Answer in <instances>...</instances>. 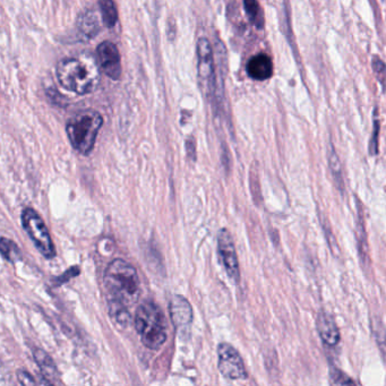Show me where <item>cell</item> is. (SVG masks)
Returning <instances> with one entry per match:
<instances>
[{
  "label": "cell",
  "mask_w": 386,
  "mask_h": 386,
  "mask_svg": "<svg viewBox=\"0 0 386 386\" xmlns=\"http://www.w3.org/2000/svg\"><path fill=\"white\" fill-rule=\"evenodd\" d=\"M198 71L200 84L205 93L211 95L215 88V59L209 41L200 37L198 41Z\"/></svg>",
  "instance_id": "obj_8"
},
{
  "label": "cell",
  "mask_w": 386,
  "mask_h": 386,
  "mask_svg": "<svg viewBox=\"0 0 386 386\" xmlns=\"http://www.w3.org/2000/svg\"><path fill=\"white\" fill-rule=\"evenodd\" d=\"M243 7L246 12L247 18L258 29H262L264 25L263 14L260 11L258 0H243Z\"/></svg>",
  "instance_id": "obj_18"
},
{
  "label": "cell",
  "mask_w": 386,
  "mask_h": 386,
  "mask_svg": "<svg viewBox=\"0 0 386 386\" xmlns=\"http://www.w3.org/2000/svg\"><path fill=\"white\" fill-rule=\"evenodd\" d=\"M103 125L102 116L95 110H86L69 119L66 132L75 151L89 155Z\"/></svg>",
  "instance_id": "obj_4"
},
{
  "label": "cell",
  "mask_w": 386,
  "mask_h": 386,
  "mask_svg": "<svg viewBox=\"0 0 386 386\" xmlns=\"http://www.w3.org/2000/svg\"><path fill=\"white\" fill-rule=\"evenodd\" d=\"M80 275V269H78V266L71 267V270H68L65 275H61V277H58V278L56 279V281H57V286L65 284L69 279L73 278V277H76V275Z\"/></svg>",
  "instance_id": "obj_25"
},
{
  "label": "cell",
  "mask_w": 386,
  "mask_h": 386,
  "mask_svg": "<svg viewBox=\"0 0 386 386\" xmlns=\"http://www.w3.org/2000/svg\"><path fill=\"white\" fill-rule=\"evenodd\" d=\"M249 78L255 80H269L273 75V63L265 54H256L249 59L246 66Z\"/></svg>",
  "instance_id": "obj_12"
},
{
  "label": "cell",
  "mask_w": 386,
  "mask_h": 386,
  "mask_svg": "<svg viewBox=\"0 0 386 386\" xmlns=\"http://www.w3.org/2000/svg\"><path fill=\"white\" fill-rule=\"evenodd\" d=\"M327 159H329L330 171H331L335 185L338 186L339 189L344 191V175H342V167H341L340 159L332 145L330 146Z\"/></svg>",
  "instance_id": "obj_17"
},
{
  "label": "cell",
  "mask_w": 386,
  "mask_h": 386,
  "mask_svg": "<svg viewBox=\"0 0 386 386\" xmlns=\"http://www.w3.org/2000/svg\"><path fill=\"white\" fill-rule=\"evenodd\" d=\"M135 329L142 344L151 350H159L167 341V324L160 307L153 301H145L136 309Z\"/></svg>",
  "instance_id": "obj_3"
},
{
  "label": "cell",
  "mask_w": 386,
  "mask_h": 386,
  "mask_svg": "<svg viewBox=\"0 0 386 386\" xmlns=\"http://www.w3.org/2000/svg\"><path fill=\"white\" fill-rule=\"evenodd\" d=\"M1 255H3L4 260L15 262L20 258V249L16 246V243L3 237L1 238Z\"/></svg>",
  "instance_id": "obj_19"
},
{
  "label": "cell",
  "mask_w": 386,
  "mask_h": 386,
  "mask_svg": "<svg viewBox=\"0 0 386 386\" xmlns=\"http://www.w3.org/2000/svg\"><path fill=\"white\" fill-rule=\"evenodd\" d=\"M330 378H331V384L333 385H355V382L344 374V372H341L338 368L332 367L330 370Z\"/></svg>",
  "instance_id": "obj_22"
},
{
  "label": "cell",
  "mask_w": 386,
  "mask_h": 386,
  "mask_svg": "<svg viewBox=\"0 0 386 386\" xmlns=\"http://www.w3.org/2000/svg\"><path fill=\"white\" fill-rule=\"evenodd\" d=\"M316 330L320 340L323 341L325 346H337L340 342L341 335L338 324L334 318L325 310H320L316 318Z\"/></svg>",
  "instance_id": "obj_11"
},
{
  "label": "cell",
  "mask_w": 386,
  "mask_h": 386,
  "mask_svg": "<svg viewBox=\"0 0 386 386\" xmlns=\"http://www.w3.org/2000/svg\"><path fill=\"white\" fill-rule=\"evenodd\" d=\"M20 220L26 234L43 258L52 260L56 256V248L42 217L35 210L26 207L22 212Z\"/></svg>",
  "instance_id": "obj_5"
},
{
  "label": "cell",
  "mask_w": 386,
  "mask_h": 386,
  "mask_svg": "<svg viewBox=\"0 0 386 386\" xmlns=\"http://www.w3.org/2000/svg\"><path fill=\"white\" fill-rule=\"evenodd\" d=\"M358 248H359V256L361 262H368V245H367L366 234L363 227V219L359 221V226L357 230Z\"/></svg>",
  "instance_id": "obj_20"
},
{
  "label": "cell",
  "mask_w": 386,
  "mask_h": 386,
  "mask_svg": "<svg viewBox=\"0 0 386 386\" xmlns=\"http://www.w3.org/2000/svg\"><path fill=\"white\" fill-rule=\"evenodd\" d=\"M103 282L110 298L125 303L134 305L140 297V284L138 273L132 264L121 258H116L107 266Z\"/></svg>",
  "instance_id": "obj_2"
},
{
  "label": "cell",
  "mask_w": 386,
  "mask_h": 386,
  "mask_svg": "<svg viewBox=\"0 0 386 386\" xmlns=\"http://www.w3.org/2000/svg\"><path fill=\"white\" fill-rule=\"evenodd\" d=\"M109 315L115 322L116 325L123 327V329L127 327L132 320V316L129 314L126 305L119 301H116L114 298H110V301H109Z\"/></svg>",
  "instance_id": "obj_15"
},
{
  "label": "cell",
  "mask_w": 386,
  "mask_h": 386,
  "mask_svg": "<svg viewBox=\"0 0 386 386\" xmlns=\"http://www.w3.org/2000/svg\"><path fill=\"white\" fill-rule=\"evenodd\" d=\"M217 368L224 378L231 380H246L248 378L243 358L231 344L222 342L217 346Z\"/></svg>",
  "instance_id": "obj_6"
},
{
  "label": "cell",
  "mask_w": 386,
  "mask_h": 386,
  "mask_svg": "<svg viewBox=\"0 0 386 386\" xmlns=\"http://www.w3.org/2000/svg\"><path fill=\"white\" fill-rule=\"evenodd\" d=\"M57 80L64 89L85 95L95 92L100 84V66L90 54L65 58L56 69Z\"/></svg>",
  "instance_id": "obj_1"
},
{
  "label": "cell",
  "mask_w": 386,
  "mask_h": 386,
  "mask_svg": "<svg viewBox=\"0 0 386 386\" xmlns=\"http://www.w3.org/2000/svg\"><path fill=\"white\" fill-rule=\"evenodd\" d=\"M18 378L20 380V383L23 384V385H35V384L37 383V380L33 378V376L30 373L24 370V369L18 370Z\"/></svg>",
  "instance_id": "obj_24"
},
{
  "label": "cell",
  "mask_w": 386,
  "mask_h": 386,
  "mask_svg": "<svg viewBox=\"0 0 386 386\" xmlns=\"http://www.w3.org/2000/svg\"><path fill=\"white\" fill-rule=\"evenodd\" d=\"M97 61L101 71L111 78L117 80L121 76V58L115 43L104 41L97 49Z\"/></svg>",
  "instance_id": "obj_10"
},
{
  "label": "cell",
  "mask_w": 386,
  "mask_h": 386,
  "mask_svg": "<svg viewBox=\"0 0 386 386\" xmlns=\"http://www.w3.org/2000/svg\"><path fill=\"white\" fill-rule=\"evenodd\" d=\"M101 20L107 28H114L118 22V11L115 0H99Z\"/></svg>",
  "instance_id": "obj_16"
},
{
  "label": "cell",
  "mask_w": 386,
  "mask_h": 386,
  "mask_svg": "<svg viewBox=\"0 0 386 386\" xmlns=\"http://www.w3.org/2000/svg\"><path fill=\"white\" fill-rule=\"evenodd\" d=\"M33 356L37 366L40 367L46 384H54L56 382L54 380L58 378V370L52 357L42 349L33 350Z\"/></svg>",
  "instance_id": "obj_14"
},
{
  "label": "cell",
  "mask_w": 386,
  "mask_h": 386,
  "mask_svg": "<svg viewBox=\"0 0 386 386\" xmlns=\"http://www.w3.org/2000/svg\"><path fill=\"white\" fill-rule=\"evenodd\" d=\"M170 318L179 338L187 340L193 323V308L186 298L175 296L169 303Z\"/></svg>",
  "instance_id": "obj_9"
},
{
  "label": "cell",
  "mask_w": 386,
  "mask_h": 386,
  "mask_svg": "<svg viewBox=\"0 0 386 386\" xmlns=\"http://www.w3.org/2000/svg\"><path fill=\"white\" fill-rule=\"evenodd\" d=\"M372 68L374 71L376 80L382 86V90L383 92H386V64L378 56H374L372 61Z\"/></svg>",
  "instance_id": "obj_21"
},
{
  "label": "cell",
  "mask_w": 386,
  "mask_h": 386,
  "mask_svg": "<svg viewBox=\"0 0 386 386\" xmlns=\"http://www.w3.org/2000/svg\"><path fill=\"white\" fill-rule=\"evenodd\" d=\"M378 133H380V121L378 117L374 119V132L373 138L369 143V153L372 155H376L378 153Z\"/></svg>",
  "instance_id": "obj_23"
},
{
  "label": "cell",
  "mask_w": 386,
  "mask_h": 386,
  "mask_svg": "<svg viewBox=\"0 0 386 386\" xmlns=\"http://www.w3.org/2000/svg\"><path fill=\"white\" fill-rule=\"evenodd\" d=\"M78 29L83 37L93 39L101 31L100 15L95 9H88L80 15L78 20Z\"/></svg>",
  "instance_id": "obj_13"
},
{
  "label": "cell",
  "mask_w": 386,
  "mask_h": 386,
  "mask_svg": "<svg viewBox=\"0 0 386 386\" xmlns=\"http://www.w3.org/2000/svg\"><path fill=\"white\" fill-rule=\"evenodd\" d=\"M217 253L230 280L234 284H239L241 281L239 262H238L235 243L232 236L230 235L229 230L221 229L217 234Z\"/></svg>",
  "instance_id": "obj_7"
}]
</instances>
